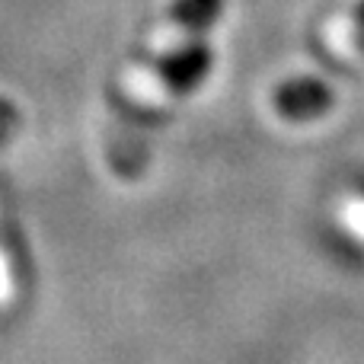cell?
I'll list each match as a JSON object with an SVG mask.
<instances>
[{
  "mask_svg": "<svg viewBox=\"0 0 364 364\" xmlns=\"http://www.w3.org/2000/svg\"><path fill=\"white\" fill-rule=\"evenodd\" d=\"M329 48L348 64H364V0L336 26V36L329 38Z\"/></svg>",
  "mask_w": 364,
  "mask_h": 364,
  "instance_id": "2",
  "label": "cell"
},
{
  "mask_svg": "<svg viewBox=\"0 0 364 364\" xmlns=\"http://www.w3.org/2000/svg\"><path fill=\"white\" fill-rule=\"evenodd\" d=\"M275 106L291 119H307V115H316L329 106V90L314 80L284 83V87H278Z\"/></svg>",
  "mask_w": 364,
  "mask_h": 364,
  "instance_id": "1",
  "label": "cell"
}]
</instances>
